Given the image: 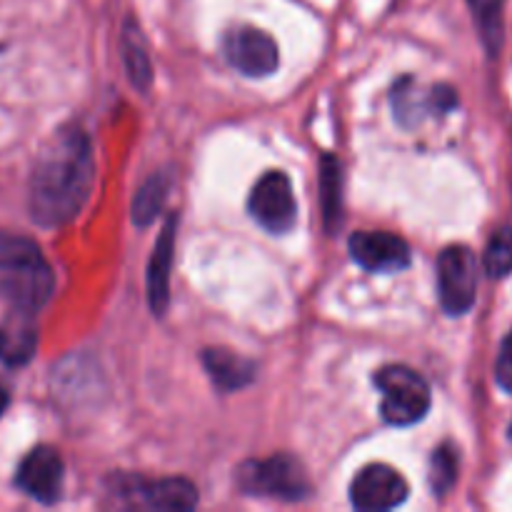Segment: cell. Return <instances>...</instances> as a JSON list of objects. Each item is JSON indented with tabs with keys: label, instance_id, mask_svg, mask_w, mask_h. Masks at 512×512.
<instances>
[{
	"label": "cell",
	"instance_id": "6da1fadb",
	"mask_svg": "<svg viewBox=\"0 0 512 512\" xmlns=\"http://www.w3.org/2000/svg\"><path fill=\"white\" fill-rule=\"evenodd\" d=\"M95 180L93 150L80 128H63L53 135L30 175L28 208L43 228L70 223L88 203Z\"/></svg>",
	"mask_w": 512,
	"mask_h": 512
},
{
	"label": "cell",
	"instance_id": "7a4b0ae2",
	"mask_svg": "<svg viewBox=\"0 0 512 512\" xmlns=\"http://www.w3.org/2000/svg\"><path fill=\"white\" fill-rule=\"evenodd\" d=\"M55 288L53 270L33 240L0 233V295L13 308L38 313Z\"/></svg>",
	"mask_w": 512,
	"mask_h": 512
},
{
	"label": "cell",
	"instance_id": "3957f363",
	"mask_svg": "<svg viewBox=\"0 0 512 512\" xmlns=\"http://www.w3.org/2000/svg\"><path fill=\"white\" fill-rule=\"evenodd\" d=\"M238 488L255 498L300 503L310 495V480L298 460L290 455H273L268 460H250L240 465Z\"/></svg>",
	"mask_w": 512,
	"mask_h": 512
},
{
	"label": "cell",
	"instance_id": "277c9868",
	"mask_svg": "<svg viewBox=\"0 0 512 512\" xmlns=\"http://www.w3.org/2000/svg\"><path fill=\"white\" fill-rule=\"evenodd\" d=\"M375 385L383 395L380 410L390 425L408 428L428 415L430 388L415 370L405 365H388L375 375Z\"/></svg>",
	"mask_w": 512,
	"mask_h": 512
},
{
	"label": "cell",
	"instance_id": "5b68a950",
	"mask_svg": "<svg viewBox=\"0 0 512 512\" xmlns=\"http://www.w3.org/2000/svg\"><path fill=\"white\" fill-rule=\"evenodd\" d=\"M440 305L448 315H465L478 298V260L465 245H450L438 258Z\"/></svg>",
	"mask_w": 512,
	"mask_h": 512
},
{
	"label": "cell",
	"instance_id": "8992f818",
	"mask_svg": "<svg viewBox=\"0 0 512 512\" xmlns=\"http://www.w3.org/2000/svg\"><path fill=\"white\" fill-rule=\"evenodd\" d=\"M115 498L125 500L128 508L168 510L183 512L198 505V490L183 478L143 480V478H118L113 488Z\"/></svg>",
	"mask_w": 512,
	"mask_h": 512
},
{
	"label": "cell",
	"instance_id": "52a82bcc",
	"mask_svg": "<svg viewBox=\"0 0 512 512\" xmlns=\"http://www.w3.org/2000/svg\"><path fill=\"white\" fill-rule=\"evenodd\" d=\"M250 215L263 225L268 233L283 235L298 220V203H295L290 178L280 170H270L255 183L248 200Z\"/></svg>",
	"mask_w": 512,
	"mask_h": 512
},
{
	"label": "cell",
	"instance_id": "ba28073f",
	"mask_svg": "<svg viewBox=\"0 0 512 512\" xmlns=\"http://www.w3.org/2000/svg\"><path fill=\"white\" fill-rule=\"evenodd\" d=\"M223 53L228 63L248 78H265L275 73L280 63L278 43L265 30L253 28V25H238L228 30L223 40Z\"/></svg>",
	"mask_w": 512,
	"mask_h": 512
},
{
	"label": "cell",
	"instance_id": "9c48e42d",
	"mask_svg": "<svg viewBox=\"0 0 512 512\" xmlns=\"http://www.w3.org/2000/svg\"><path fill=\"white\" fill-rule=\"evenodd\" d=\"M408 500V483L390 465H368L350 485V503L363 512L395 510Z\"/></svg>",
	"mask_w": 512,
	"mask_h": 512
},
{
	"label": "cell",
	"instance_id": "30bf717a",
	"mask_svg": "<svg viewBox=\"0 0 512 512\" xmlns=\"http://www.w3.org/2000/svg\"><path fill=\"white\" fill-rule=\"evenodd\" d=\"M63 480V458L58 450L48 448V445L30 450L15 473V485L43 505L58 503L60 493H63Z\"/></svg>",
	"mask_w": 512,
	"mask_h": 512
},
{
	"label": "cell",
	"instance_id": "8fae6325",
	"mask_svg": "<svg viewBox=\"0 0 512 512\" xmlns=\"http://www.w3.org/2000/svg\"><path fill=\"white\" fill-rule=\"evenodd\" d=\"M350 255L360 268L370 270V273H398L405 270L413 260L408 243L393 233H373V230H363L350 238Z\"/></svg>",
	"mask_w": 512,
	"mask_h": 512
},
{
	"label": "cell",
	"instance_id": "7c38bea8",
	"mask_svg": "<svg viewBox=\"0 0 512 512\" xmlns=\"http://www.w3.org/2000/svg\"><path fill=\"white\" fill-rule=\"evenodd\" d=\"M455 105H458V95L448 85H438V88H430L428 93H420L413 78H403L393 88L395 118L403 125H418L425 115L448 113Z\"/></svg>",
	"mask_w": 512,
	"mask_h": 512
},
{
	"label": "cell",
	"instance_id": "4fadbf2b",
	"mask_svg": "<svg viewBox=\"0 0 512 512\" xmlns=\"http://www.w3.org/2000/svg\"><path fill=\"white\" fill-rule=\"evenodd\" d=\"M38 348V323L33 310L13 308L0 323V360L10 368L30 363Z\"/></svg>",
	"mask_w": 512,
	"mask_h": 512
},
{
	"label": "cell",
	"instance_id": "5bb4252c",
	"mask_svg": "<svg viewBox=\"0 0 512 512\" xmlns=\"http://www.w3.org/2000/svg\"><path fill=\"white\" fill-rule=\"evenodd\" d=\"M175 228L178 218H168V223L160 230V238L155 243L153 255L148 263V303L153 315H165L170 303V270H173V253H175Z\"/></svg>",
	"mask_w": 512,
	"mask_h": 512
},
{
	"label": "cell",
	"instance_id": "9a60e30c",
	"mask_svg": "<svg viewBox=\"0 0 512 512\" xmlns=\"http://www.w3.org/2000/svg\"><path fill=\"white\" fill-rule=\"evenodd\" d=\"M203 363L215 388L223 390V393H235L255 378V365L233 350L208 348L203 353Z\"/></svg>",
	"mask_w": 512,
	"mask_h": 512
},
{
	"label": "cell",
	"instance_id": "2e32d148",
	"mask_svg": "<svg viewBox=\"0 0 512 512\" xmlns=\"http://www.w3.org/2000/svg\"><path fill=\"white\" fill-rule=\"evenodd\" d=\"M320 190H323V215L328 230L340 225V208H343V175L340 163L333 155H325L320 160Z\"/></svg>",
	"mask_w": 512,
	"mask_h": 512
},
{
	"label": "cell",
	"instance_id": "e0dca14e",
	"mask_svg": "<svg viewBox=\"0 0 512 512\" xmlns=\"http://www.w3.org/2000/svg\"><path fill=\"white\" fill-rule=\"evenodd\" d=\"M170 190V178L165 173H155L153 178L145 180L140 185V190L135 193L133 200V220L138 225H148L150 220H155V215L160 213V208L165 205Z\"/></svg>",
	"mask_w": 512,
	"mask_h": 512
},
{
	"label": "cell",
	"instance_id": "ac0fdd59",
	"mask_svg": "<svg viewBox=\"0 0 512 512\" xmlns=\"http://www.w3.org/2000/svg\"><path fill=\"white\" fill-rule=\"evenodd\" d=\"M123 50H125V65H128L130 80H133V85H138L140 90H145L150 85V80H153V70H150V58L148 53H145V43L138 25H135V28L133 23L125 25Z\"/></svg>",
	"mask_w": 512,
	"mask_h": 512
},
{
	"label": "cell",
	"instance_id": "d6986e66",
	"mask_svg": "<svg viewBox=\"0 0 512 512\" xmlns=\"http://www.w3.org/2000/svg\"><path fill=\"white\" fill-rule=\"evenodd\" d=\"M458 470H460V458H458V448L450 443L440 445L438 450H433V458H430V488L438 498L450 493V488L458 480Z\"/></svg>",
	"mask_w": 512,
	"mask_h": 512
},
{
	"label": "cell",
	"instance_id": "ffe728a7",
	"mask_svg": "<svg viewBox=\"0 0 512 512\" xmlns=\"http://www.w3.org/2000/svg\"><path fill=\"white\" fill-rule=\"evenodd\" d=\"M485 273L490 278H505V275L512 273V228L505 225V228L495 230L493 238H490L488 248H485L483 255Z\"/></svg>",
	"mask_w": 512,
	"mask_h": 512
},
{
	"label": "cell",
	"instance_id": "44dd1931",
	"mask_svg": "<svg viewBox=\"0 0 512 512\" xmlns=\"http://www.w3.org/2000/svg\"><path fill=\"white\" fill-rule=\"evenodd\" d=\"M503 3L505 0H470L475 18L483 28V35L490 43L495 40V48H498L500 40V8H503Z\"/></svg>",
	"mask_w": 512,
	"mask_h": 512
},
{
	"label": "cell",
	"instance_id": "7402d4cb",
	"mask_svg": "<svg viewBox=\"0 0 512 512\" xmlns=\"http://www.w3.org/2000/svg\"><path fill=\"white\" fill-rule=\"evenodd\" d=\"M495 378L505 393L512 395V333L500 345L498 363H495Z\"/></svg>",
	"mask_w": 512,
	"mask_h": 512
},
{
	"label": "cell",
	"instance_id": "603a6c76",
	"mask_svg": "<svg viewBox=\"0 0 512 512\" xmlns=\"http://www.w3.org/2000/svg\"><path fill=\"white\" fill-rule=\"evenodd\" d=\"M5 405H8V393H5L3 388H0V413L5 410Z\"/></svg>",
	"mask_w": 512,
	"mask_h": 512
}]
</instances>
